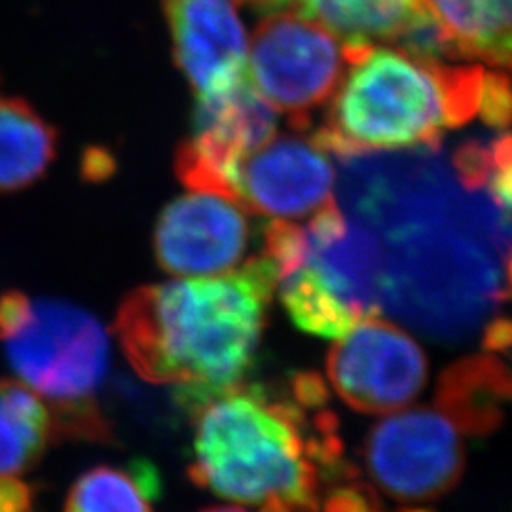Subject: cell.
<instances>
[{"instance_id":"1","label":"cell","mask_w":512,"mask_h":512,"mask_svg":"<svg viewBox=\"0 0 512 512\" xmlns=\"http://www.w3.org/2000/svg\"><path fill=\"white\" fill-rule=\"evenodd\" d=\"M423 156L342 158L340 207L380 243L384 311L435 342L461 344L505 302L507 245L499 215H463L446 202Z\"/></svg>"},{"instance_id":"2","label":"cell","mask_w":512,"mask_h":512,"mask_svg":"<svg viewBox=\"0 0 512 512\" xmlns=\"http://www.w3.org/2000/svg\"><path fill=\"white\" fill-rule=\"evenodd\" d=\"M192 421L190 480L258 512H319L327 486L359 478L317 372H294L277 393L245 380Z\"/></svg>"},{"instance_id":"3","label":"cell","mask_w":512,"mask_h":512,"mask_svg":"<svg viewBox=\"0 0 512 512\" xmlns=\"http://www.w3.org/2000/svg\"><path fill=\"white\" fill-rule=\"evenodd\" d=\"M277 281L270 262L238 272L143 285L124 298L114 336L148 384L173 385L184 416L247 380Z\"/></svg>"},{"instance_id":"4","label":"cell","mask_w":512,"mask_h":512,"mask_svg":"<svg viewBox=\"0 0 512 512\" xmlns=\"http://www.w3.org/2000/svg\"><path fill=\"white\" fill-rule=\"evenodd\" d=\"M346 69L313 135L340 158L439 148L442 133L478 112L482 67H450L404 48L346 46Z\"/></svg>"},{"instance_id":"5","label":"cell","mask_w":512,"mask_h":512,"mask_svg":"<svg viewBox=\"0 0 512 512\" xmlns=\"http://www.w3.org/2000/svg\"><path fill=\"white\" fill-rule=\"evenodd\" d=\"M262 256L274 270L283 308L304 332L338 340L385 313L380 243L336 202L306 226L272 220Z\"/></svg>"},{"instance_id":"6","label":"cell","mask_w":512,"mask_h":512,"mask_svg":"<svg viewBox=\"0 0 512 512\" xmlns=\"http://www.w3.org/2000/svg\"><path fill=\"white\" fill-rule=\"evenodd\" d=\"M4 348L19 380L50 404L55 439L114 442L112 421L95 397L110 359L109 336L95 315L67 300L38 298Z\"/></svg>"},{"instance_id":"7","label":"cell","mask_w":512,"mask_h":512,"mask_svg":"<svg viewBox=\"0 0 512 512\" xmlns=\"http://www.w3.org/2000/svg\"><path fill=\"white\" fill-rule=\"evenodd\" d=\"M247 55L253 88L300 131L310 126L311 112L329 101L346 69L344 44L298 12L264 19Z\"/></svg>"},{"instance_id":"8","label":"cell","mask_w":512,"mask_h":512,"mask_svg":"<svg viewBox=\"0 0 512 512\" xmlns=\"http://www.w3.org/2000/svg\"><path fill=\"white\" fill-rule=\"evenodd\" d=\"M363 458L372 482L399 501H433L450 494L467 465L454 423L427 406L378 421L366 435Z\"/></svg>"},{"instance_id":"9","label":"cell","mask_w":512,"mask_h":512,"mask_svg":"<svg viewBox=\"0 0 512 512\" xmlns=\"http://www.w3.org/2000/svg\"><path fill=\"white\" fill-rule=\"evenodd\" d=\"M327 376L338 397L361 414H391L416 401L427 385L429 365L406 330L370 317L330 348Z\"/></svg>"},{"instance_id":"10","label":"cell","mask_w":512,"mask_h":512,"mask_svg":"<svg viewBox=\"0 0 512 512\" xmlns=\"http://www.w3.org/2000/svg\"><path fill=\"white\" fill-rule=\"evenodd\" d=\"M275 114L249 78L230 92L196 99L192 135L175 156L181 183L238 200L241 164L274 137Z\"/></svg>"},{"instance_id":"11","label":"cell","mask_w":512,"mask_h":512,"mask_svg":"<svg viewBox=\"0 0 512 512\" xmlns=\"http://www.w3.org/2000/svg\"><path fill=\"white\" fill-rule=\"evenodd\" d=\"M338 175L315 135H279L241 164L238 200L272 220L304 219L336 202Z\"/></svg>"},{"instance_id":"12","label":"cell","mask_w":512,"mask_h":512,"mask_svg":"<svg viewBox=\"0 0 512 512\" xmlns=\"http://www.w3.org/2000/svg\"><path fill=\"white\" fill-rule=\"evenodd\" d=\"M251 239L245 205L190 190L162 211L154 255L169 275H219L238 266Z\"/></svg>"},{"instance_id":"13","label":"cell","mask_w":512,"mask_h":512,"mask_svg":"<svg viewBox=\"0 0 512 512\" xmlns=\"http://www.w3.org/2000/svg\"><path fill=\"white\" fill-rule=\"evenodd\" d=\"M173 55L196 99L230 92L247 80L249 42L230 0H160Z\"/></svg>"},{"instance_id":"14","label":"cell","mask_w":512,"mask_h":512,"mask_svg":"<svg viewBox=\"0 0 512 512\" xmlns=\"http://www.w3.org/2000/svg\"><path fill=\"white\" fill-rule=\"evenodd\" d=\"M512 403V368L495 355H469L446 366L435 389V408L463 435L488 439L505 423Z\"/></svg>"},{"instance_id":"15","label":"cell","mask_w":512,"mask_h":512,"mask_svg":"<svg viewBox=\"0 0 512 512\" xmlns=\"http://www.w3.org/2000/svg\"><path fill=\"white\" fill-rule=\"evenodd\" d=\"M452 59H480L512 71V0H425Z\"/></svg>"},{"instance_id":"16","label":"cell","mask_w":512,"mask_h":512,"mask_svg":"<svg viewBox=\"0 0 512 512\" xmlns=\"http://www.w3.org/2000/svg\"><path fill=\"white\" fill-rule=\"evenodd\" d=\"M294 10L346 46L395 42L427 12L425 0H291Z\"/></svg>"},{"instance_id":"17","label":"cell","mask_w":512,"mask_h":512,"mask_svg":"<svg viewBox=\"0 0 512 512\" xmlns=\"http://www.w3.org/2000/svg\"><path fill=\"white\" fill-rule=\"evenodd\" d=\"M57 148L55 129L18 97L0 95V192L23 190L48 171Z\"/></svg>"},{"instance_id":"18","label":"cell","mask_w":512,"mask_h":512,"mask_svg":"<svg viewBox=\"0 0 512 512\" xmlns=\"http://www.w3.org/2000/svg\"><path fill=\"white\" fill-rule=\"evenodd\" d=\"M55 440L50 408L29 385L0 380V476L31 471Z\"/></svg>"},{"instance_id":"19","label":"cell","mask_w":512,"mask_h":512,"mask_svg":"<svg viewBox=\"0 0 512 512\" xmlns=\"http://www.w3.org/2000/svg\"><path fill=\"white\" fill-rule=\"evenodd\" d=\"M154 501L131 471L95 467L78 476L65 501V512H152Z\"/></svg>"},{"instance_id":"20","label":"cell","mask_w":512,"mask_h":512,"mask_svg":"<svg viewBox=\"0 0 512 512\" xmlns=\"http://www.w3.org/2000/svg\"><path fill=\"white\" fill-rule=\"evenodd\" d=\"M486 190L503 217H512V133L490 141V177Z\"/></svg>"},{"instance_id":"21","label":"cell","mask_w":512,"mask_h":512,"mask_svg":"<svg viewBox=\"0 0 512 512\" xmlns=\"http://www.w3.org/2000/svg\"><path fill=\"white\" fill-rule=\"evenodd\" d=\"M478 112L494 129H509L512 126V82L509 74L490 71L484 74L482 95Z\"/></svg>"},{"instance_id":"22","label":"cell","mask_w":512,"mask_h":512,"mask_svg":"<svg viewBox=\"0 0 512 512\" xmlns=\"http://www.w3.org/2000/svg\"><path fill=\"white\" fill-rule=\"evenodd\" d=\"M382 507L380 495L361 478L332 486L321 503L323 512H380Z\"/></svg>"},{"instance_id":"23","label":"cell","mask_w":512,"mask_h":512,"mask_svg":"<svg viewBox=\"0 0 512 512\" xmlns=\"http://www.w3.org/2000/svg\"><path fill=\"white\" fill-rule=\"evenodd\" d=\"M452 165L465 190H480L490 177V143L467 141L452 156Z\"/></svg>"},{"instance_id":"24","label":"cell","mask_w":512,"mask_h":512,"mask_svg":"<svg viewBox=\"0 0 512 512\" xmlns=\"http://www.w3.org/2000/svg\"><path fill=\"white\" fill-rule=\"evenodd\" d=\"M33 300L19 291L0 294V342L12 338L29 319Z\"/></svg>"},{"instance_id":"25","label":"cell","mask_w":512,"mask_h":512,"mask_svg":"<svg viewBox=\"0 0 512 512\" xmlns=\"http://www.w3.org/2000/svg\"><path fill=\"white\" fill-rule=\"evenodd\" d=\"M0 512H35L33 488L16 476H0Z\"/></svg>"},{"instance_id":"26","label":"cell","mask_w":512,"mask_h":512,"mask_svg":"<svg viewBox=\"0 0 512 512\" xmlns=\"http://www.w3.org/2000/svg\"><path fill=\"white\" fill-rule=\"evenodd\" d=\"M482 349L486 353L512 351V317L497 315L482 330Z\"/></svg>"},{"instance_id":"27","label":"cell","mask_w":512,"mask_h":512,"mask_svg":"<svg viewBox=\"0 0 512 512\" xmlns=\"http://www.w3.org/2000/svg\"><path fill=\"white\" fill-rule=\"evenodd\" d=\"M239 2L249 4L251 8L266 12V14H274V12H279L287 6H291V0H239Z\"/></svg>"},{"instance_id":"28","label":"cell","mask_w":512,"mask_h":512,"mask_svg":"<svg viewBox=\"0 0 512 512\" xmlns=\"http://www.w3.org/2000/svg\"><path fill=\"white\" fill-rule=\"evenodd\" d=\"M503 293H505V300L512 298V251H509L507 264H505V287H503Z\"/></svg>"},{"instance_id":"29","label":"cell","mask_w":512,"mask_h":512,"mask_svg":"<svg viewBox=\"0 0 512 512\" xmlns=\"http://www.w3.org/2000/svg\"><path fill=\"white\" fill-rule=\"evenodd\" d=\"M200 512H249L245 509H239V507H211V509H205Z\"/></svg>"},{"instance_id":"30","label":"cell","mask_w":512,"mask_h":512,"mask_svg":"<svg viewBox=\"0 0 512 512\" xmlns=\"http://www.w3.org/2000/svg\"><path fill=\"white\" fill-rule=\"evenodd\" d=\"M395 512H435V511H431V509H410V507H408V509H399V511H395Z\"/></svg>"}]
</instances>
